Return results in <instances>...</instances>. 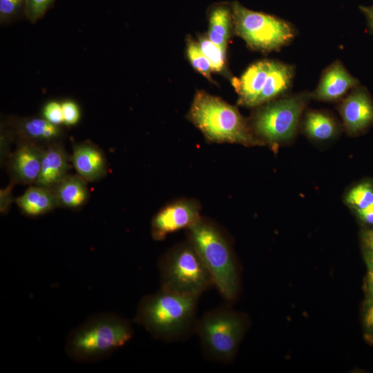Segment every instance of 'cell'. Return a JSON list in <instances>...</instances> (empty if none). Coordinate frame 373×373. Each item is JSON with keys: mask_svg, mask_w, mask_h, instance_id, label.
I'll return each instance as SVG.
<instances>
[{"mask_svg": "<svg viewBox=\"0 0 373 373\" xmlns=\"http://www.w3.org/2000/svg\"><path fill=\"white\" fill-rule=\"evenodd\" d=\"M199 298L160 288L141 299L134 322L157 339L184 340L195 332Z\"/></svg>", "mask_w": 373, "mask_h": 373, "instance_id": "cell-1", "label": "cell"}, {"mask_svg": "<svg viewBox=\"0 0 373 373\" xmlns=\"http://www.w3.org/2000/svg\"><path fill=\"white\" fill-rule=\"evenodd\" d=\"M133 336L127 319L114 313H99L88 317L68 334L65 350L77 363H95L108 357Z\"/></svg>", "mask_w": 373, "mask_h": 373, "instance_id": "cell-2", "label": "cell"}, {"mask_svg": "<svg viewBox=\"0 0 373 373\" xmlns=\"http://www.w3.org/2000/svg\"><path fill=\"white\" fill-rule=\"evenodd\" d=\"M186 231L187 240L204 262L213 285L225 300L233 301L239 291V273L226 233L213 222L202 217Z\"/></svg>", "mask_w": 373, "mask_h": 373, "instance_id": "cell-3", "label": "cell"}, {"mask_svg": "<svg viewBox=\"0 0 373 373\" xmlns=\"http://www.w3.org/2000/svg\"><path fill=\"white\" fill-rule=\"evenodd\" d=\"M188 117L209 141L247 146L264 144L236 106L205 91L196 92Z\"/></svg>", "mask_w": 373, "mask_h": 373, "instance_id": "cell-4", "label": "cell"}, {"mask_svg": "<svg viewBox=\"0 0 373 373\" xmlns=\"http://www.w3.org/2000/svg\"><path fill=\"white\" fill-rule=\"evenodd\" d=\"M161 289L200 297L213 285L211 274L194 247L187 240L164 254L158 260Z\"/></svg>", "mask_w": 373, "mask_h": 373, "instance_id": "cell-5", "label": "cell"}, {"mask_svg": "<svg viewBox=\"0 0 373 373\" xmlns=\"http://www.w3.org/2000/svg\"><path fill=\"white\" fill-rule=\"evenodd\" d=\"M245 329L240 314L220 307L207 311L198 319L195 332L207 358L226 363L234 357Z\"/></svg>", "mask_w": 373, "mask_h": 373, "instance_id": "cell-6", "label": "cell"}, {"mask_svg": "<svg viewBox=\"0 0 373 373\" xmlns=\"http://www.w3.org/2000/svg\"><path fill=\"white\" fill-rule=\"evenodd\" d=\"M231 9L236 34L255 50H279L296 37L294 26L282 19L251 10L238 1L231 3Z\"/></svg>", "mask_w": 373, "mask_h": 373, "instance_id": "cell-7", "label": "cell"}, {"mask_svg": "<svg viewBox=\"0 0 373 373\" xmlns=\"http://www.w3.org/2000/svg\"><path fill=\"white\" fill-rule=\"evenodd\" d=\"M311 97L312 93L302 92L266 103L253 116L250 124L253 132L264 144H276L291 139Z\"/></svg>", "mask_w": 373, "mask_h": 373, "instance_id": "cell-8", "label": "cell"}, {"mask_svg": "<svg viewBox=\"0 0 373 373\" xmlns=\"http://www.w3.org/2000/svg\"><path fill=\"white\" fill-rule=\"evenodd\" d=\"M200 206L191 199H179L165 205L152 218L151 236L161 241L173 232L189 229L200 218Z\"/></svg>", "mask_w": 373, "mask_h": 373, "instance_id": "cell-9", "label": "cell"}, {"mask_svg": "<svg viewBox=\"0 0 373 373\" xmlns=\"http://www.w3.org/2000/svg\"><path fill=\"white\" fill-rule=\"evenodd\" d=\"M339 112L347 132L356 134L373 124V101L365 86L351 90L339 106Z\"/></svg>", "mask_w": 373, "mask_h": 373, "instance_id": "cell-10", "label": "cell"}, {"mask_svg": "<svg viewBox=\"0 0 373 373\" xmlns=\"http://www.w3.org/2000/svg\"><path fill=\"white\" fill-rule=\"evenodd\" d=\"M44 146L26 142L19 145L8 159L11 182L15 184H35L39 179Z\"/></svg>", "mask_w": 373, "mask_h": 373, "instance_id": "cell-11", "label": "cell"}, {"mask_svg": "<svg viewBox=\"0 0 373 373\" xmlns=\"http://www.w3.org/2000/svg\"><path fill=\"white\" fill-rule=\"evenodd\" d=\"M359 84V80L347 70L343 63L336 60L323 72L312 97L318 101H336Z\"/></svg>", "mask_w": 373, "mask_h": 373, "instance_id": "cell-12", "label": "cell"}, {"mask_svg": "<svg viewBox=\"0 0 373 373\" xmlns=\"http://www.w3.org/2000/svg\"><path fill=\"white\" fill-rule=\"evenodd\" d=\"M70 161L77 174L87 182L97 181L107 173V160L104 151L90 142L74 144Z\"/></svg>", "mask_w": 373, "mask_h": 373, "instance_id": "cell-13", "label": "cell"}, {"mask_svg": "<svg viewBox=\"0 0 373 373\" xmlns=\"http://www.w3.org/2000/svg\"><path fill=\"white\" fill-rule=\"evenodd\" d=\"M10 127L19 142L42 146L58 142L62 135V131L59 126L50 123L43 117L13 119Z\"/></svg>", "mask_w": 373, "mask_h": 373, "instance_id": "cell-14", "label": "cell"}, {"mask_svg": "<svg viewBox=\"0 0 373 373\" xmlns=\"http://www.w3.org/2000/svg\"><path fill=\"white\" fill-rule=\"evenodd\" d=\"M69 160L70 156L58 142L44 146L41 172L35 184L52 188L68 174Z\"/></svg>", "mask_w": 373, "mask_h": 373, "instance_id": "cell-15", "label": "cell"}, {"mask_svg": "<svg viewBox=\"0 0 373 373\" xmlns=\"http://www.w3.org/2000/svg\"><path fill=\"white\" fill-rule=\"evenodd\" d=\"M271 61L261 60L251 64L240 78H233L232 84L238 94V103L255 107L270 69Z\"/></svg>", "mask_w": 373, "mask_h": 373, "instance_id": "cell-16", "label": "cell"}, {"mask_svg": "<svg viewBox=\"0 0 373 373\" xmlns=\"http://www.w3.org/2000/svg\"><path fill=\"white\" fill-rule=\"evenodd\" d=\"M294 75L292 65L271 61L265 85L255 106H261L284 94L291 86Z\"/></svg>", "mask_w": 373, "mask_h": 373, "instance_id": "cell-17", "label": "cell"}, {"mask_svg": "<svg viewBox=\"0 0 373 373\" xmlns=\"http://www.w3.org/2000/svg\"><path fill=\"white\" fill-rule=\"evenodd\" d=\"M86 180L79 175L68 174L50 189L59 207L76 209L83 207L88 200Z\"/></svg>", "mask_w": 373, "mask_h": 373, "instance_id": "cell-18", "label": "cell"}, {"mask_svg": "<svg viewBox=\"0 0 373 373\" xmlns=\"http://www.w3.org/2000/svg\"><path fill=\"white\" fill-rule=\"evenodd\" d=\"M15 203L26 216H38L59 207L55 195L49 188L35 184L28 188Z\"/></svg>", "mask_w": 373, "mask_h": 373, "instance_id": "cell-19", "label": "cell"}, {"mask_svg": "<svg viewBox=\"0 0 373 373\" xmlns=\"http://www.w3.org/2000/svg\"><path fill=\"white\" fill-rule=\"evenodd\" d=\"M233 24L231 9L224 5L214 6L209 17V39L226 50Z\"/></svg>", "mask_w": 373, "mask_h": 373, "instance_id": "cell-20", "label": "cell"}, {"mask_svg": "<svg viewBox=\"0 0 373 373\" xmlns=\"http://www.w3.org/2000/svg\"><path fill=\"white\" fill-rule=\"evenodd\" d=\"M303 126L305 132L309 137L318 140H328L336 132L334 120L327 114L321 111L308 112Z\"/></svg>", "mask_w": 373, "mask_h": 373, "instance_id": "cell-21", "label": "cell"}, {"mask_svg": "<svg viewBox=\"0 0 373 373\" xmlns=\"http://www.w3.org/2000/svg\"><path fill=\"white\" fill-rule=\"evenodd\" d=\"M198 44L209 60L212 71L217 73L223 71L226 64V50L214 44L208 36H200Z\"/></svg>", "mask_w": 373, "mask_h": 373, "instance_id": "cell-22", "label": "cell"}, {"mask_svg": "<svg viewBox=\"0 0 373 373\" xmlns=\"http://www.w3.org/2000/svg\"><path fill=\"white\" fill-rule=\"evenodd\" d=\"M345 200L356 211L363 209L373 202V186L369 182H362L350 191Z\"/></svg>", "mask_w": 373, "mask_h": 373, "instance_id": "cell-23", "label": "cell"}, {"mask_svg": "<svg viewBox=\"0 0 373 373\" xmlns=\"http://www.w3.org/2000/svg\"><path fill=\"white\" fill-rule=\"evenodd\" d=\"M186 55L192 66L208 80L212 81L210 63L200 50L198 42L192 38L187 41Z\"/></svg>", "mask_w": 373, "mask_h": 373, "instance_id": "cell-24", "label": "cell"}, {"mask_svg": "<svg viewBox=\"0 0 373 373\" xmlns=\"http://www.w3.org/2000/svg\"><path fill=\"white\" fill-rule=\"evenodd\" d=\"M54 0H26L25 14L32 23L43 17Z\"/></svg>", "mask_w": 373, "mask_h": 373, "instance_id": "cell-25", "label": "cell"}, {"mask_svg": "<svg viewBox=\"0 0 373 373\" xmlns=\"http://www.w3.org/2000/svg\"><path fill=\"white\" fill-rule=\"evenodd\" d=\"M43 118L50 123L60 126L64 124V117L61 103L56 101L47 102L42 109Z\"/></svg>", "mask_w": 373, "mask_h": 373, "instance_id": "cell-26", "label": "cell"}, {"mask_svg": "<svg viewBox=\"0 0 373 373\" xmlns=\"http://www.w3.org/2000/svg\"><path fill=\"white\" fill-rule=\"evenodd\" d=\"M26 0H0V19L1 21H8L21 10H25Z\"/></svg>", "mask_w": 373, "mask_h": 373, "instance_id": "cell-27", "label": "cell"}, {"mask_svg": "<svg viewBox=\"0 0 373 373\" xmlns=\"http://www.w3.org/2000/svg\"><path fill=\"white\" fill-rule=\"evenodd\" d=\"M64 117V124L68 126L77 124L81 117L78 104L72 100H65L61 102Z\"/></svg>", "mask_w": 373, "mask_h": 373, "instance_id": "cell-28", "label": "cell"}, {"mask_svg": "<svg viewBox=\"0 0 373 373\" xmlns=\"http://www.w3.org/2000/svg\"><path fill=\"white\" fill-rule=\"evenodd\" d=\"M15 137L11 130L1 129V144H0V158L1 163L4 164L8 159L10 155V144L12 137Z\"/></svg>", "mask_w": 373, "mask_h": 373, "instance_id": "cell-29", "label": "cell"}, {"mask_svg": "<svg viewBox=\"0 0 373 373\" xmlns=\"http://www.w3.org/2000/svg\"><path fill=\"white\" fill-rule=\"evenodd\" d=\"M15 184L14 182H10L9 185L0 191V211L1 214L7 213L12 202H15L12 195Z\"/></svg>", "mask_w": 373, "mask_h": 373, "instance_id": "cell-30", "label": "cell"}, {"mask_svg": "<svg viewBox=\"0 0 373 373\" xmlns=\"http://www.w3.org/2000/svg\"><path fill=\"white\" fill-rule=\"evenodd\" d=\"M356 211L361 220L367 224H373V202L367 207Z\"/></svg>", "mask_w": 373, "mask_h": 373, "instance_id": "cell-31", "label": "cell"}, {"mask_svg": "<svg viewBox=\"0 0 373 373\" xmlns=\"http://www.w3.org/2000/svg\"><path fill=\"white\" fill-rule=\"evenodd\" d=\"M359 8L366 19L370 30L373 33V5L361 6Z\"/></svg>", "mask_w": 373, "mask_h": 373, "instance_id": "cell-32", "label": "cell"}, {"mask_svg": "<svg viewBox=\"0 0 373 373\" xmlns=\"http://www.w3.org/2000/svg\"><path fill=\"white\" fill-rule=\"evenodd\" d=\"M365 325L367 330L373 334V300H370V305L365 312Z\"/></svg>", "mask_w": 373, "mask_h": 373, "instance_id": "cell-33", "label": "cell"}, {"mask_svg": "<svg viewBox=\"0 0 373 373\" xmlns=\"http://www.w3.org/2000/svg\"><path fill=\"white\" fill-rule=\"evenodd\" d=\"M368 287L371 295V300H373V260L368 259Z\"/></svg>", "mask_w": 373, "mask_h": 373, "instance_id": "cell-34", "label": "cell"}, {"mask_svg": "<svg viewBox=\"0 0 373 373\" xmlns=\"http://www.w3.org/2000/svg\"><path fill=\"white\" fill-rule=\"evenodd\" d=\"M364 240L367 248L368 249L370 259L373 260V239L364 237Z\"/></svg>", "mask_w": 373, "mask_h": 373, "instance_id": "cell-35", "label": "cell"}, {"mask_svg": "<svg viewBox=\"0 0 373 373\" xmlns=\"http://www.w3.org/2000/svg\"><path fill=\"white\" fill-rule=\"evenodd\" d=\"M364 237L373 239V230L369 231L367 233H365Z\"/></svg>", "mask_w": 373, "mask_h": 373, "instance_id": "cell-36", "label": "cell"}]
</instances>
